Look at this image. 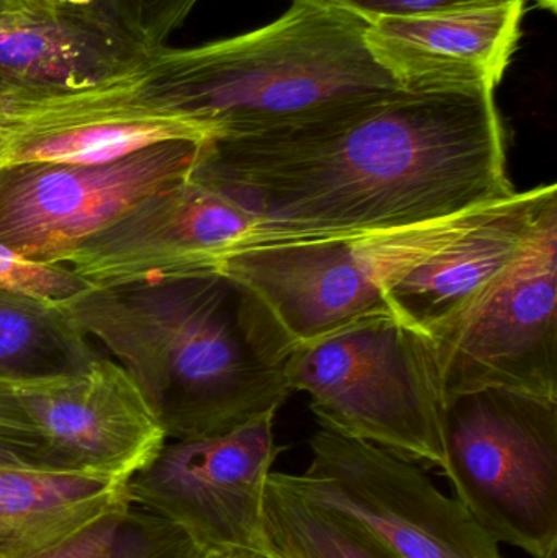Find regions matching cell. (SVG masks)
<instances>
[{
	"label": "cell",
	"instance_id": "1",
	"mask_svg": "<svg viewBox=\"0 0 557 558\" xmlns=\"http://www.w3.org/2000/svg\"><path fill=\"white\" fill-rule=\"evenodd\" d=\"M193 177L254 216L242 248L411 228L516 193L493 88H398L215 141Z\"/></svg>",
	"mask_w": 557,
	"mask_h": 558
},
{
	"label": "cell",
	"instance_id": "2",
	"mask_svg": "<svg viewBox=\"0 0 557 558\" xmlns=\"http://www.w3.org/2000/svg\"><path fill=\"white\" fill-rule=\"evenodd\" d=\"M59 307L131 374L169 441L231 432L277 413L291 393L222 275L92 286Z\"/></svg>",
	"mask_w": 557,
	"mask_h": 558
},
{
	"label": "cell",
	"instance_id": "3",
	"mask_svg": "<svg viewBox=\"0 0 557 558\" xmlns=\"http://www.w3.org/2000/svg\"><path fill=\"white\" fill-rule=\"evenodd\" d=\"M365 29L326 0H293L254 32L153 52L131 84L209 143L268 133L401 88L370 54Z\"/></svg>",
	"mask_w": 557,
	"mask_h": 558
},
{
	"label": "cell",
	"instance_id": "4",
	"mask_svg": "<svg viewBox=\"0 0 557 558\" xmlns=\"http://www.w3.org/2000/svg\"><path fill=\"white\" fill-rule=\"evenodd\" d=\"M502 202L411 228L251 245L229 255L219 275L241 291L258 347L283 364L303 344L362 318L391 314L386 292Z\"/></svg>",
	"mask_w": 557,
	"mask_h": 558
},
{
	"label": "cell",
	"instance_id": "5",
	"mask_svg": "<svg viewBox=\"0 0 557 558\" xmlns=\"http://www.w3.org/2000/svg\"><path fill=\"white\" fill-rule=\"evenodd\" d=\"M283 374L291 392L311 397L324 428L408 461L444 464L445 397L431 344L391 314L296 348Z\"/></svg>",
	"mask_w": 557,
	"mask_h": 558
},
{
	"label": "cell",
	"instance_id": "6",
	"mask_svg": "<svg viewBox=\"0 0 557 558\" xmlns=\"http://www.w3.org/2000/svg\"><path fill=\"white\" fill-rule=\"evenodd\" d=\"M441 469L497 544L557 558V400L497 387L448 397Z\"/></svg>",
	"mask_w": 557,
	"mask_h": 558
},
{
	"label": "cell",
	"instance_id": "7",
	"mask_svg": "<svg viewBox=\"0 0 557 558\" xmlns=\"http://www.w3.org/2000/svg\"><path fill=\"white\" fill-rule=\"evenodd\" d=\"M427 341L445 400L491 387L557 400V199L519 257Z\"/></svg>",
	"mask_w": 557,
	"mask_h": 558
},
{
	"label": "cell",
	"instance_id": "8",
	"mask_svg": "<svg viewBox=\"0 0 557 558\" xmlns=\"http://www.w3.org/2000/svg\"><path fill=\"white\" fill-rule=\"evenodd\" d=\"M304 474L278 472L287 487L359 526L399 558H504L457 498L414 462L320 426Z\"/></svg>",
	"mask_w": 557,
	"mask_h": 558
},
{
	"label": "cell",
	"instance_id": "9",
	"mask_svg": "<svg viewBox=\"0 0 557 558\" xmlns=\"http://www.w3.org/2000/svg\"><path fill=\"white\" fill-rule=\"evenodd\" d=\"M206 144L170 141L98 166L0 169V244L32 260L65 265L82 242L137 203L192 179Z\"/></svg>",
	"mask_w": 557,
	"mask_h": 558
},
{
	"label": "cell",
	"instance_id": "10",
	"mask_svg": "<svg viewBox=\"0 0 557 558\" xmlns=\"http://www.w3.org/2000/svg\"><path fill=\"white\" fill-rule=\"evenodd\" d=\"M277 413L221 435L167 441L128 481L134 507L166 518L203 549L264 550L265 490L281 448Z\"/></svg>",
	"mask_w": 557,
	"mask_h": 558
},
{
	"label": "cell",
	"instance_id": "11",
	"mask_svg": "<svg viewBox=\"0 0 557 558\" xmlns=\"http://www.w3.org/2000/svg\"><path fill=\"white\" fill-rule=\"evenodd\" d=\"M254 231L247 209L192 177L95 232L65 267L97 288L206 277L219 274L222 262Z\"/></svg>",
	"mask_w": 557,
	"mask_h": 558
},
{
	"label": "cell",
	"instance_id": "12",
	"mask_svg": "<svg viewBox=\"0 0 557 558\" xmlns=\"http://www.w3.org/2000/svg\"><path fill=\"white\" fill-rule=\"evenodd\" d=\"M15 389L64 469L130 481L169 441L113 357L98 353L68 373L16 377Z\"/></svg>",
	"mask_w": 557,
	"mask_h": 558
},
{
	"label": "cell",
	"instance_id": "13",
	"mask_svg": "<svg viewBox=\"0 0 557 558\" xmlns=\"http://www.w3.org/2000/svg\"><path fill=\"white\" fill-rule=\"evenodd\" d=\"M131 78L61 97H0V169L98 166L170 141L209 143L198 128L143 100Z\"/></svg>",
	"mask_w": 557,
	"mask_h": 558
},
{
	"label": "cell",
	"instance_id": "14",
	"mask_svg": "<svg viewBox=\"0 0 557 558\" xmlns=\"http://www.w3.org/2000/svg\"><path fill=\"white\" fill-rule=\"evenodd\" d=\"M525 0L425 16H385L366 25L376 64L404 90L493 88L522 35Z\"/></svg>",
	"mask_w": 557,
	"mask_h": 558
},
{
	"label": "cell",
	"instance_id": "15",
	"mask_svg": "<svg viewBox=\"0 0 557 558\" xmlns=\"http://www.w3.org/2000/svg\"><path fill=\"white\" fill-rule=\"evenodd\" d=\"M556 185L516 192L480 225L412 268L388 292L392 317L432 340L457 320L525 247Z\"/></svg>",
	"mask_w": 557,
	"mask_h": 558
},
{
	"label": "cell",
	"instance_id": "16",
	"mask_svg": "<svg viewBox=\"0 0 557 558\" xmlns=\"http://www.w3.org/2000/svg\"><path fill=\"white\" fill-rule=\"evenodd\" d=\"M153 52L90 20L52 10L0 25V97L49 98L133 77Z\"/></svg>",
	"mask_w": 557,
	"mask_h": 558
},
{
	"label": "cell",
	"instance_id": "17",
	"mask_svg": "<svg viewBox=\"0 0 557 558\" xmlns=\"http://www.w3.org/2000/svg\"><path fill=\"white\" fill-rule=\"evenodd\" d=\"M130 504L128 481L71 469L0 465V558H35Z\"/></svg>",
	"mask_w": 557,
	"mask_h": 558
},
{
	"label": "cell",
	"instance_id": "18",
	"mask_svg": "<svg viewBox=\"0 0 557 558\" xmlns=\"http://www.w3.org/2000/svg\"><path fill=\"white\" fill-rule=\"evenodd\" d=\"M264 558H399L339 514L301 497L271 472L265 490Z\"/></svg>",
	"mask_w": 557,
	"mask_h": 558
},
{
	"label": "cell",
	"instance_id": "19",
	"mask_svg": "<svg viewBox=\"0 0 557 558\" xmlns=\"http://www.w3.org/2000/svg\"><path fill=\"white\" fill-rule=\"evenodd\" d=\"M97 354L59 305L0 289V373L51 376L75 369Z\"/></svg>",
	"mask_w": 557,
	"mask_h": 558
},
{
	"label": "cell",
	"instance_id": "20",
	"mask_svg": "<svg viewBox=\"0 0 557 558\" xmlns=\"http://www.w3.org/2000/svg\"><path fill=\"white\" fill-rule=\"evenodd\" d=\"M199 549L172 521L126 504L35 558H193Z\"/></svg>",
	"mask_w": 557,
	"mask_h": 558
},
{
	"label": "cell",
	"instance_id": "21",
	"mask_svg": "<svg viewBox=\"0 0 557 558\" xmlns=\"http://www.w3.org/2000/svg\"><path fill=\"white\" fill-rule=\"evenodd\" d=\"M199 0H52L59 12L105 26L147 52L166 48Z\"/></svg>",
	"mask_w": 557,
	"mask_h": 558
},
{
	"label": "cell",
	"instance_id": "22",
	"mask_svg": "<svg viewBox=\"0 0 557 558\" xmlns=\"http://www.w3.org/2000/svg\"><path fill=\"white\" fill-rule=\"evenodd\" d=\"M0 373V465L64 469L15 389Z\"/></svg>",
	"mask_w": 557,
	"mask_h": 558
},
{
	"label": "cell",
	"instance_id": "23",
	"mask_svg": "<svg viewBox=\"0 0 557 558\" xmlns=\"http://www.w3.org/2000/svg\"><path fill=\"white\" fill-rule=\"evenodd\" d=\"M88 288H92L90 282L65 265L32 260L0 244V289L3 291L61 305Z\"/></svg>",
	"mask_w": 557,
	"mask_h": 558
},
{
	"label": "cell",
	"instance_id": "24",
	"mask_svg": "<svg viewBox=\"0 0 557 558\" xmlns=\"http://www.w3.org/2000/svg\"><path fill=\"white\" fill-rule=\"evenodd\" d=\"M370 25L385 16H425L497 5L512 0H326Z\"/></svg>",
	"mask_w": 557,
	"mask_h": 558
},
{
	"label": "cell",
	"instance_id": "25",
	"mask_svg": "<svg viewBox=\"0 0 557 558\" xmlns=\"http://www.w3.org/2000/svg\"><path fill=\"white\" fill-rule=\"evenodd\" d=\"M52 10V0H0V25L41 19Z\"/></svg>",
	"mask_w": 557,
	"mask_h": 558
},
{
	"label": "cell",
	"instance_id": "26",
	"mask_svg": "<svg viewBox=\"0 0 557 558\" xmlns=\"http://www.w3.org/2000/svg\"><path fill=\"white\" fill-rule=\"evenodd\" d=\"M193 558H261L245 550L199 549Z\"/></svg>",
	"mask_w": 557,
	"mask_h": 558
},
{
	"label": "cell",
	"instance_id": "27",
	"mask_svg": "<svg viewBox=\"0 0 557 558\" xmlns=\"http://www.w3.org/2000/svg\"><path fill=\"white\" fill-rule=\"evenodd\" d=\"M535 2L543 9L549 10V12H556L557 0H535Z\"/></svg>",
	"mask_w": 557,
	"mask_h": 558
}]
</instances>
